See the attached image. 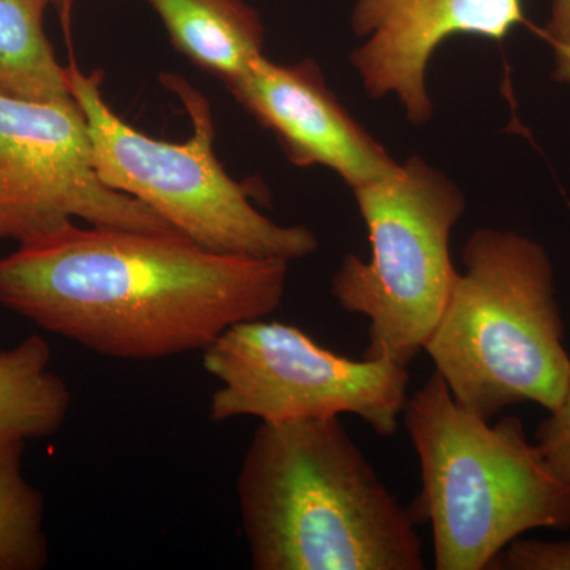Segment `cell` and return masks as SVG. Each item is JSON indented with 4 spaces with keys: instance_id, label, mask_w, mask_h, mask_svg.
Masks as SVG:
<instances>
[{
    "instance_id": "1",
    "label": "cell",
    "mask_w": 570,
    "mask_h": 570,
    "mask_svg": "<svg viewBox=\"0 0 570 570\" xmlns=\"http://www.w3.org/2000/svg\"><path fill=\"white\" fill-rule=\"evenodd\" d=\"M288 262L220 254L179 232L77 223L0 258V306L96 354L204 352L283 305Z\"/></svg>"
},
{
    "instance_id": "2",
    "label": "cell",
    "mask_w": 570,
    "mask_h": 570,
    "mask_svg": "<svg viewBox=\"0 0 570 570\" xmlns=\"http://www.w3.org/2000/svg\"><path fill=\"white\" fill-rule=\"evenodd\" d=\"M255 570H423L415 520L340 417L262 422L236 482Z\"/></svg>"
},
{
    "instance_id": "3",
    "label": "cell",
    "mask_w": 570,
    "mask_h": 570,
    "mask_svg": "<svg viewBox=\"0 0 570 570\" xmlns=\"http://www.w3.org/2000/svg\"><path fill=\"white\" fill-rule=\"evenodd\" d=\"M423 351L456 403L491 420L535 403L551 411L570 384V356L546 247L513 230L479 228Z\"/></svg>"
},
{
    "instance_id": "4",
    "label": "cell",
    "mask_w": 570,
    "mask_h": 570,
    "mask_svg": "<svg viewBox=\"0 0 570 570\" xmlns=\"http://www.w3.org/2000/svg\"><path fill=\"white\" fill-rule=\"evenodd\" d=\"M401 420L419 456V505L433 531L434 569H491L527 532L570 530V485L519 417L491 425L460 406L434 371L407 397Z\"/></svg>"
},
{
    "instance_id": "5",
    "label": "cell",
    "mask_w": 570,
    "mask_h": 570,
    "mask_svg": "<svg viewBox=\"0 0 570 570\" xmlns=\"http://www.w3.org/2000/svg\"><path fill=\"white\" fill-rule=\"evenodd\" d=\"M71 97L91 138L97 175L108 187L149 206L179 234L214 253L276 258L291 264L316 253V234L281 225L250 202V190L227 175L214 153L209 105L183 78L165 85L181 97L194 134L184 142L156 140L122 121L105 102L102 71L66 67Z\"/></svg>"
},
{
    "instance_id": "6",
    "label": "cell",
    "mask_w": 570,
    "mask_h": 570,
    "mask_svg": "<svg viewBox=\"0 0 570 570\" xmlns=\"http://www.w3.org/2000/svg\"><path fill=\"white\" fill-rule=\"evenodd\" d=\"M366 225L367 261L347 255L332 279L346 313L367 318L363 358L409 366L425 348L455 281L450 235L466 197L420 156L352 189Z\"/></svg>"
},
{
    "instance_id": "7",
    "label": "cell",
    "mask_w": 570,
    "mask_h": 570,
    "mask_svg": "<svg viewBox=\"0 0 570 570\" xmlns=\"http://www.w3.org/2000/svg\"><path fill=\"white\" fill-rule=\"evenodd\" d=\"M202 354L206 373L219 382L209 401L216 423L351 414L379 436L393 438L409 397V366L337 355L284 322L232 326Z\"/></svg>"
},
{
    "instance_id": "8",
    "label": "cell",
    "mask_w": 570,
    "mask_h": 570,
    "mask_svg": "<svg viewBox=\"0 0 570 570\" xmlns=\"http://www.w3.org/2000/svg\"><path fill=\"white\" fill-rule=\"evenodd\" d=\"M77 220L178 232L99 178L88 124L75 100L45 104L0 96V242L21 245Z\"/></svg>"
},
{
    "instance_id": "9",
    "label": "cell",
    "mask_w": 570,
    "mask_h": 570,
    "mask_svg": "<svg viewBox=\"0 0 570 570\" xmlns=\"http://www.w3.org/2000/svg\"><path fill=\"white\" fill-rule=\"evenodd\" d=\"M527 24L523 0H355L352 29L366 39L352 63L367 96H395L407 121L433 118L431 58L453 36L504 41Z\"/></svg>"
},
{
    "instance_id": "10",
    "label": "cell",
    "mask_w": 570,
    "mask_h": 570,
    "mask_svg": "<svg viewBox=\"0 0 570 570\" xmlns=\"http://www.w3.org/2000/svg\"><path fill=\"white\" fill-rule=\"evenodd\" d=\"M225 88L275 135L296 167L330 168L355 189L392 175L400 165L352 118L313 59L285 66L262 56Z\"/></svg>"
},
{
    "instance_id": "11",
    "label": "cell",
    "mask_w": 570,
    "mask_h": 570,
    "mask_svg": "<svg viewBox=\"0 0 570 570\" xmlns=\"http://www.w3.org/2000/svg\"><path fill=\"white\" fill-rule=\"evenodd\" d=\"M171 43L198 69L228 85L264 55L265 26L246 0H146Z\"/></svg>"
},
{
    "instance_id": "12",
    "label": "cell",
    "mask_w": 570,
    "mask_h": 570,
    "mask_svg": "<svg viewBox=\"0 0 570 570\" xmlns=\"http://www.w3.org/2000/svg\"><path fill=\"white\" fill-rule=\"evenodd\" d=\"M69 385L52 370V351L32 335L0 351V441L58 434L69 415Z\"/></svg>"
},
{
    "instance_id": "13",
    "label": "cell",
    "mask_w": 570,
    "mask_h": 570,
    "mask_svg": "<svg viewBox=\"0 0 570 570\" xmlns=\"http://www.w3.org/2000/svg\"><path fill=\"white\" fill-rule=\"evenodd\" d=\"M52 0H0V96L70 104L66 67L43 29Z\"/></svg>"
},
{
    "instance_id": "14",
    "label": "cell",
    "mask_w": 570,
    "mask_h": 570,
    "mask_svg": "<svg viewBox=\"0 0 570 570\" xmlns=\"http://www.w3.org/2000/svg\"><path fill=\"white\" fill-rule=\"evenodd\" d=\"M24 441H0V570H41L50 561L43 497L22 472Z\"/></svg>"
},
{
    "instance_id": "15",
    "label": "cell",
    "mask_w": 570,
    "mask_h": 570,
    "mask_svg": "<svg viewBox=\"0 0 570 570\" xmlns=\"http://www.w3.org/2000/svg\"><path fill=\"white\" fill-rule=\"evenodd\" d=\"M491 569L570 570V542L517 538L498 554Z\"/></svg>"
},
{
    "instance_id": "16",
    "label": "cell",
    "mask_w": 570,
    "mask_h": 570,
    "mask_svg": "<svg viewBox=\"0 0 570 570\" xmlns=\"http://www.w3.org/2000/svg\"><path fill=\"white\" fill-rule=\"evenodd\" d=\"M535 439L551 471L570 485V384L560 404L540 422Z\"/></svg>"
},
{
    "instance_id": "17",
    "label": "cell",
    "mask_w": 570,
    "mask_h": 570,
    "mask_svg": "<svg viewBox=\"0 0 570 570\" xmlns=\"http://www.w3.org/2000/svg\"><path fill=\"white\" fill-rule=\"evenodd\" d=\"M542 36L553 52L551 77L570 86V0H551L549 21Z\"/></svg>"
},
{
    "instance_id": "18",
    "label": "cell",
    "mask_w": 570,
    "mask_h": 570,
    "mask_svg": "<svg viewBox=\"0 0 570 570\" xmlns=\"http://www.w3.org/2000/svg\"><path fill=\"white\" fill-rule=\"evenodd\" d=\"M75 2H77V0H52V6H55L56 9L59 10V13H61L66 29L69 28L70 11Z\"/></svg>"
}]
</instances>
